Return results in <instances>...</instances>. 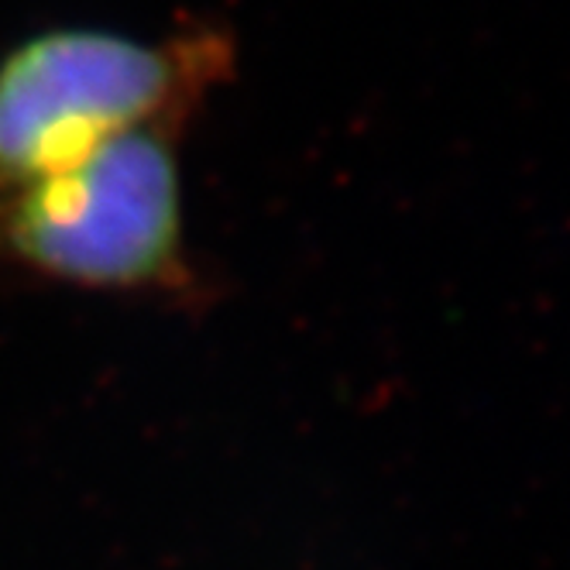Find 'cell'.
<instances>
[{"instance_id": "7a4b0ae2", "label": "cell", "mask_w": 570, "mask_h": 570, "mask_svg": "<svg viewBox=\"0 0 570 570\" xmlns=\"http://www.w3.org/2000/svg\"><path fill=\"white\" fill-rule=\"evenodd\" d=\"M183 125H148L76 166L0 189V272L94 293L189 296Z\"/></svg>"}, {"instance_id": "6da1fadb", "label": "cell", "mask_w": 570, "mask_h": 570, "mask_svg": "<svg viewBox=\"0 0 570 570\" xmlns=\"http://www.w3.org/2000/svg\"><path fill=\"white\" fill-rule=\"evenodd\" d=\"M234 72V38L189 28L138 38L107 28H46L0 56V189L76 166L100 145L189 125Z\"/></svg>"}]
</instances>
